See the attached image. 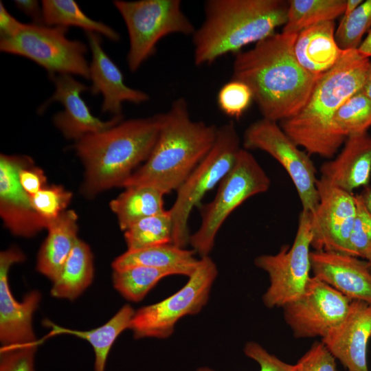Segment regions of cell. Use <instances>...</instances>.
<instances>
[{"mask_svg": "<svg viewBox=\"0 0 371 371\" xmlns=\"http://www.w3.org/2000/svg\"><path fill=\"white\" fill-rule=\"evenodd\" d=\"M297 35L275 33L235 54L232 79L249 87L262 118L279 123L297 114L321 77L298 63Z\"/></svg>", "mask_w": 371, "mask_h": 371, "instance_id": "cell-1", "label": "cell"}, {"mask_svg": "<svg viewBox=\"0 0 371 371\" xmlns=\"http://www.w3.org/2000/svg\"><path fill=\"white\" fill-rule=\"evenodd\" d=\"M370 58L358 49L344 51L337 63L321 76L306 104L279 124L309 155L332 159L346 141L333 118L339 107L363 85Z\"/></svg>", "mask_w": 371, "mask_h": 371, "instance_id": "cell-2", "label": "cell"}, {"mask_svg": "<svg viewBox=\"0 0 371 371\" xmlns=\"http://www.w3.org/2000/svg\"><path fill=\"white\" fill-rule=\"evenodd\" d=\"M164 113L121 121L85 135L74 148L85 168L84 194L92 197L123 183L149 157L157 141Z\"/></svg>", "mask_w": 371, "mask_h": 371, "instance_id": "cell-3", "label": "cell"}, {"mask_svg": "<svg viewBox=\"0 0 371 371\" xmlns=\"http://www.w3.org/2000/svg\"><path fill=\"white\" fill-rule=\"evenodd\" d=\"M218 127L190 117L184 98L174 100L164 113L155 146L123 188L148 186L165 194L177 190L212 148Z\"/></svg>", "mask_w": 371, "mask_h": 371, "instance_id": "cell-4", "label": "cell"}, {"mask_svg": "<svg viewBox=\"0 0 371 371\" xmlns=\"http://www.w3.org/2000/svg\"><path fill=\"white\" fill-rule=\"evenodd\" d=\"M288 6L282 0L205 1L204 20L192 35L194 64L210 65L275 34L286 23Z\"/></svg>", "mask_w": 371, "mask_h": 371, "instance_id": "cell-5", "label": "cell"}, {"mask_svg": "<svg viewBox=\"0 0 371 371\" xmlns=\"http://www.w3.org/2000/svg\"><path fill=\"white\" fill-rule=\"evenodd\" d=\"M271 180L255 157L242 148L236 162L219 183L214 198L198 207L201 223L189 244L200 257L209 256L216 235L228 216L248 199L268 191Z\"/></svg>", "mask_w": 371, "mask_h": 371, "instance_id": "cell-6", "label": "cell"}, {"mask_svg": "<svg viewBox=\"0 0 371 371\" xmlns=\"http://www.w3.org/2000/svg\"><path fill=\"white\" fill-rule=\"evenodd\" d=\"M241 148L232 121L218 127L212 148L177 190L176 199L169 209L173 223V245L185 248L189 244L188 221L193 209L198 207L205 195L230 172Z\"/></svg>", "mask_w": 371, "mask_h": 371, "instance_id": "cell-7", "label": "cell"}, {"mask_svg": "<svg viewBox=\"0 0 371 371\" xmlns=\"http://www.w3.org/2000/svg\"><path fill=\"white\" fill-rule=\"evenodd\" d=\"M127 28V63L136 71L157 50L164 37L172 34L193 35L196 29L183 13L180 0L113 1Z\"/></svg>", "mask_w": 371, "mask_h": 371, "instance_id": "cell-8", "label": "cell"}, {"mask_svg": "<svg viewBox=\"0 0 371 371\" xmlns=\"http://www.w3.org/2000/svg\"><path fill=\"white\" fill-rule=\"evenodd\" d=\"M217 276L218 268L213 260L209 256L201 257L181 289L135 312L129 328L134 338L166 339L171 336L180 319L199 313L205 306Z\"/></svg>", "mask_w": 371, "mask_h": 371, "instance_id": "cell-9", "label": "cell"}, {"mask_svg": "<svg viewBox=\"0 0 371 371\" xmlns=\"http://www.w3.org/2000/svg\"><path fill=\"white\" fill-rule=\"evenodd\" d=\"M68 28L23 23L14 36L0 39V50L27 58L51 74L80 76L89 79L87 45L67 38Z\"/></svg>", "mask_w": 371, "mask_h": 371, "instance_id": "cell-10", "label": "cell"}, {"mask_svg": "<svg viewBox=\"0 0 371 371\" xmlns=\"http://www.w3.org/2000/svg\"><path fill=\"white\" fill-rule=\"evenodd\" d=\"M311 214L302 210L292 245H283L276 254L254 259L255 265L269 278V286L262 295L266 307L282 308L304 293L311 277Z\"/></svg>", "mask_w": 371, "mask_h": 371, "instance_id": "cell-11", "label": "cell"}, {"mask_svg": "<svg viewBox=\"0 0 371 371\" xmlns=\"http://www.w3.org/2000/svg\"><path fill=\"white\" fill-rule=\"evenodd\" d=\"M243 146L262 150L286 170L297 192L303 211L313 214L318 204L317 169L309 155L284 132L278 122L265 118L251 123L245 131Z\"/></svg>", "mask_w": 371, "mask_h": 371, "instance_id": "cell-12", "label": "cell"}, {"mask_svg": "<svg viewBox=\"0 0 371 371\" xmlns=\"http://www.w3.org/2000/svg\"><path fill=\"white\" fill-rule=\"evenodd\" d=\"M351 300L311 276L304 293L282 307L284 318L295 338L326 336L345 318Z\"/></svg>", "mask_w": 371, "mask_h": 371, "instance_id": "cell-13", "label": "cell"}, {"mask_svg": "<svg viewBox=\"0 0 371 371\" xmlns=\"http://www.w3.org/2000/svg\"><path fill=\"white\" fill-rule=\"evenodd\" d=\"M317 189L318 204L311 214V247L351 255L349 240L357 210L355 194L321 177Z\"/></svg>", "mask_w": 371, "mask_h": 371, "instance_id": "cell-14", "label": "cell"}, {"mask_svg": "<svg viewBox=\"0 0 371 371\" xmlns=\"http://www.w3.org/2000/svg\"><path fill=\"white\" fill-rule=\"evenodd\" d=\"M24 254L16 247L0 253V342L1 346H12L35 343L32 317L38 308L41 293H27L21 302L12 294L8 280L12 265L24 261Z\"/></svg>", "mask_w": 371, "mask_h": 371, "instance_id": "cell-15", "label": "cell"}, {"mask_svg": "<svg viewBox=\"0 0 371 371\" xmlns=\"http://www.w3.org/2000/svg\"><path fill=\"white\" fill-rule=\"evenodd\" d=\"M49 76L54 83L55 91L39 108V111L43 112L54 102L63 106V110L54 115L53 122L65 138L76 142L86 135L104 131L122 120L123 115L113 116L107 121L93 115L81 96V93L87 91L89 87L74 79L71 75Z\"/></svg>", "mask_w": 371, "mask_h": 371, "instance_id": "cell-16", "label": "cell"}, {"mask_svg": "<svg viewBox=\"0 0 371 371\" xmlns=\"http://www.w3.org/2000/svg\"><path fill=\"white\" fill-rule=\"evenodd\" d=\"M29 158L0 156V215L6 227L21 237H32L48 224L34 210L30 196L19 181V171Z\"/></svg>", "mask_w": 371, "mask_h": 371, "instance_id": "cell-17", "label": "cell"}, {"mask_svg": "<svg viewBox=\"0 0 371 371\" xmlns=\"http://www.w3.org/2000/svg\"><path fill=\"white\" fill-rule=\"evenodd\" d=\"M313 276L352 300L371 304V265L358 257L326 251H311Z\"/></svg>", "mask_w": 371, "mask_h": 371, "instance_id": "cell-18", "label": "cell"}, {"mask_svg": "<svg viewBox=\"0 0 371 371\" xmlns=\"http://www.w3.org/2000/svg\"><path fill=\"white\" fill-rule=\"evenodd\" d=\"M371 337V304L352 300L344 320L322 339L348 371H369L367 348Z\"/></svg>", "mask_w": 371, "mask_h": 371, "instance_id": "cell-19", "label": "cell"}, {"mask_svg": "<svg viewBox=\"0 0 371 371\" xmlns=\"http://www.w3.org/2000/svg\"><path fill=\"white\" fill-rule=\"evenodd\" d=\"M86 35L92 56L89 64L91 92L103 96L102 111L121 115L124 102L139 104L147 102L149 95L146 93L124 82L122 71L103 49L100 35L93 32H86Z\"/></svg>", "mask_w": 371, "mask_h": 371, "instance_id": "cell-20", "label": "cell"}, {"mask_svg": "<svg viewBox=\"0 0 371 371\" xmlns=\"http://www.w3.org/2000/svg\"><path fill=\"white\" fill-rule=\"evenodd\" d=\"M320 177L349 192L368 184L371 175V135L349 136L335 157L324 162Z\"/></svg>", "mask_w": 371, "mask_h": 371, "instance_id": "cell-21", "label": "cell"}, {"mask_svg": "<svg viewBox=\"0 0 371 371\" xmlns=\"http://www.w3.org/2000/svg\"><path fill=\"white\" fill-rule=\"evenodd\" d=\"M335 21L310 26L297 35L294 54L298 63L309 74L321 76L339 60L344 51L335 40Z\"/></svg>", "mask_w": 371, "mask_h": 371, "instance_id": "cell-22", "label": "cell"}, {"mask_svg": "<svg viewBox=\"0 0 371 371\" xmlns=\"http://www.w3.org/2000/svg\"><path fill=\"white\" fill-rule=\"evenodd\" d=\"M46 229L48 234L38 254L36 269L54 281L78 240V216L74 210H65Z\"/></svg>", "mask_w": 371, "mask_h": 371, "instance_id": "cell-23", "label": "cell"}, {"mask_svg": "<svg viewBox=\"0 0 371 371\" xmlns=\"http://www.w3.org/2000/svg\"><path fill=\"white\" fill-rule=\"evenodd\" d=\"M195 251L170 244L149 247L133 251H126L112 262L113 270L131 267L144 266L174 270L179 275L189 277L196 269L199 259Z\"/></svg>", "mask_w": 371, "mask_h": 371, "instance_id": "cell-24", "label": "cell"}, {"mask_svg": "<svg viewBox=\"0 0 371 371\" xmlns=\"http://www.w3.org/2000/svg\"><path fill=\"white\" fill-rule=\"evenodd\" d=\"M135 312L131 305L125 304L104 324L89 330L67 328L45 319L43 324L51 328L46 337L70 335L87 341L94 351V371H104L113 344L124 330L130 328Z\"/></svg>", "mask_w": 371, "mask_h": 371, "instance_id": "cell-25", "label": "cell"}, {"mask_svg": "<svg viewBox=\"0 0 371 371\" xmlns=\"http://www.w3.org/2000/svg\"><path fill=\"white\" fill-rule=\"evenodd\" d=\"M94 268L89 246L79 239L75 244L58 276L52 281V297L73 300L91 284Z\"/></svg>", "mask_w": 371, "mask_h": 371, "instance_id": "cell-26", "label": "cell"}, {"mask_svg": "<svg viewBox=\"0 0 371 371\" xmlns=\"http://www.w3.org/2000/svg\"><path fill=\"white\" fill-rule=\"evenodd\" d=\"M124 188L125 190L109 203L121 230L124 232L137 221L166 210L165 194L161 190L148 186Z\"/></svg>", "mask_w": 371, "mask_h": 371, "instance_id": "cell-27", "label": "cell"}, {"mask_svg": "<svg viewBox=\"0 0 371 371\" xmlns=\"http://www.w3.org/2000/svg\"><path fill=\"white\" fill-rule=\"evenodd\" d=\"M43 23L47 26L78 27L86 32L103 35L112 41L120 34L105 23L89 18L73 0H43Z\"/></svg>", "mask_w": 371, "mask_h": 371, "instance_id": "cell-28", "label": "cell"}, {"mask_svg": "<svg viewBox=\"0 0 371 371\" xmlns=\"http://www.w3.org/2000/svg\"><path fill=\"white\" fill-rule=\"evenodd\" d=\"M282 33L297 34L303 30L343 15L346 0H291Z\"/></svg>", "mask_w": 371, "mask_h": 371, "instance_id": "cell-29", "label": "cell"}, {"mask_svg": "<svg viewBox=\"0 0 371 371\" xmlns=\"http://www.w3.org/2000/svg\"><path fill=\"white\" fill-rule=\"evenodd\" d=\"M128 251L172 243L173 223L168 210L144 218L124 232Z\"/></svg>", "mask_w": 371, "mask_h": 371, "instance_id": "cell-30", "label": "cell"}, {"mask_svg": "<svg viewBox=\"0 0 371 371\" xmlns=\"http://www.w3.org/2000/svg\"><path fill=\"white\" fill-rule=\"evenodd\" d=\"M179 275L174 270L135 266L113 270L114 288L127 300L138 302L164 278Z\"/></svg>", "mask_w": 371, "mask_h": 371, "instance_id": "cell-31", "label": "cell"}, {"mask_svg": "<svg viewBox=\"0 0 371 371\" xmlns=\"http://www.w3.org/2000/svg\"><path fill=\"white\" fill-rule=\"evenodd\" d=\"M333 124L338 133L346 139L367 133L371 127V100L361 91L357 92L337 110Z\"/></svg>", "mask_w": 371, "mask_h": 371, "instance_id": "cell-32", "label": "cell"}, {"mask_svg": "<svg viewBox=\"0 0 371 371\" xmlns=\"http://www.w3.org/2000/svg\"><path fill=\"white\" fill-rule=\"evenodd\" d=\"M370 30L371 0H367L351 14L342 16L335 30V40L343 51L357 49Z\"/></svg>", "mask_w": 371, "mask_h": 371, "instance_id": "cell-33", "label": "cell"}, {"mask_svg": "<svg viewBox=\"0 0 371 371\" xmlns=\"http://www.w3.org/2000/svg\"><path fill=\"white\" fill-rule=\"evenodd\" d=\"M356 216L350 236L352 256L366 260L371 265V212L362 194H355Z\"/></svg>", "mask_w": 371, "mask_h": 371, "instance_id": "cell-34", "label": "cell"}, {"mask_svg": "<svg viewBox=\"0 0 371 371\" xmlns=\"http://www.w3.org/2000/svg\"><path fill=\"white\" fill-rule=\"evenodd\" d=\"M71 198L70 191L58 185H47L36 194L30 196L34 210L48 223L67 210Z\"/></svg>", "mask_w": 371, "mask_h": 371, "instance_id": "cell-35", "label": "cell"}, {"mask_svg": "<svg viewBox=\"0 0 371 371\" xmlns=\"http://www.w3.org/2000/svg\"><path fill=\"white\" fill-rule=\"evenodd\" d=\"M254 101L253 93L242 81L232 79L220 89L217 104L226 115L238 119L249 109Z\"/></svg>", "mask_w": 371, "mask_h": 371, "instance_id": "cell-36", "label": "cell"}, {"mask_svg": "<svg viewBox=\"0 0 371 371\" xmlns=\"http://www.w3.org/2000/svg\"><path fill=\"white\" fill-rule=\"evenodd\" d=\"M41 342L1 346L0 371H35V354Z\"/></svg>", "mask_w": 371, "mask_h": 371, "instance_id": "cell-37", "label": "cell"}, {"mask_svg": "<svg viewBox=\"0 0 371 371\" xmlns=\"http://www.w3.org/2000/svg\"><path fill=\"white\" fill-rule=\"evenodd\" d=\"M296 366L298 371H338L335 358L322 341H315Z\"/></svg>", "mask_w": 371, "mask_h": 371, "instance_id": "cell-38", "label": "cell"}, {"mask_svg": "<svg viewBox=\"0 0 371 371\" xmlns=\"http://www.w3.org/2000/svg\"><path fill=\"white\" fill-rule=\"evenodd\" d=\"M244 352L260 365V371H298L296 364L291 365L282 361L255 341H248L244 347ZM196 371L214 370L209 368H201Z\"/></svg>", "mask_w": 371, "mask_h": 371, "instance_id": "cell-39", "label": "cell"}, {"mask_svg": "<svg viewBox=\"0 0 371 371\" xmlns=\"http://www.w3.org/2000/svg\"><path fill=\"white\" fill-rule=\"evenodd\" d=\"M20 183L29 196L34 195L47 186L43 170L34 166L30 157L19 171Z\"/></svg>", "mask_w": 371, "mask_h": 371, "instance_id": "cell-40", "label": "cell"}, {"mask_svg": "<svg viewBox=\"0 0 371 371\" xmlns=\"http://www.w3.org/2000/svg\"><path fill=\"white\" fill-rule=\"evenodd\" d=\"M23 23L12 16L0 3V36L1 39L15 36L23 27Z\"/></svg>", "mask_w": 371, "mask_h": 371, "instance_id": "cell-41", "label": "cell"}, {"mask_svg": "<svg viewBox=\"0 0 371 371\" xmlns=\"http://www.w3.org/2000/svg\"><path fill=\"white\" fill-rule=\"evenodd\" d=\"M14 3L19 10L33 19L34 23L43 24L42 5L38 1L16 0Z\"/></svg>", "mask_w": 371, "mask_h": 371, "instance_id": "cell-42", "label": "cell"}, {"mask_svg": "<svg viewBox=\"0 0 371 371\" xmlns=\"http://www.w3.org/2000/svg\"><path fill=\"white\" fill-rule=\"evenodd\" d=\"M357 49L364 56L371 58V30Z\"/></svg>", "mask_w": 371, "mask_h": 371, "instance_id": "cell-43", "label": "cell"}, {"mask_svg": "<svg viewBox=\"0 0 371 371\" xmlns=\"http://www.w3.org/2000/svg\"><path fill=\"white\" fill-rule=\"evenodd\" d=\"M360 91L371 100V60L363 85Z\"/></svg>", "mask_w": 371, "mask_h": 371, "instance_id": "cell-44", "label": "cell"}, {"mask_svg": "<svg viewBox=\"0 0 371 371\" xmlns=\"http://www.w3.org/2000/svg\"><path fill=\"white\" fill-rule=\"evenodd\" d=\"M363 1V0H346L345 10L342 16H346L351 14Z\"/></svg>", "mask_w": 371, "mask_h": 371, "instance_id": "cell-45", "label": "cell"}, {"mask_svg": "<svg viewBox=\"0 0 371 371\" xmlns=\"http://www.w3.org/2000/svg\"><path fill=\"white\" fill-rule=\"evenodd\" d=\"M361 194L367 208L371 212V189H368Z\"/></svg>", "mask_w": 371, "mask_h": 371, "instance_id": "cell-46", "label": "cell"}]
</instances>
